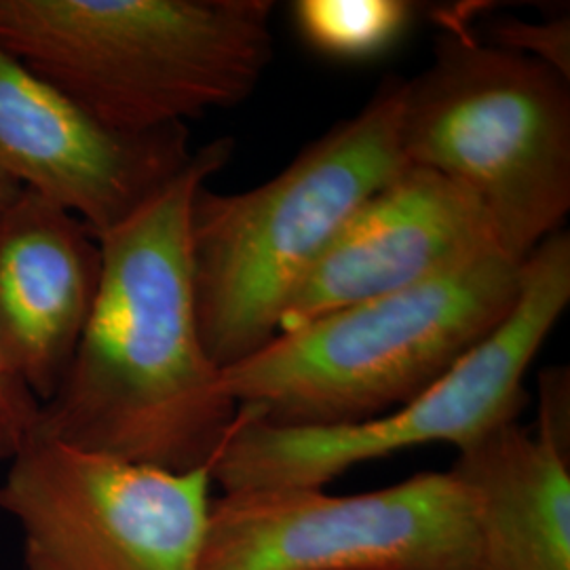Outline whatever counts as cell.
I'll return each mask as SVG.
<instances>
[{
	"label": "cell",
	"mask_w": 570,
	"mask_h": 570,
	"mask_svg": "<svg viewBox=\"0 0 570 570\" xmlns=\"http://www.w3.org/2000/svg\"><path fill=\"white\" fill-rule=\"evenodd\" d=\"M499 49L520 53L560 72L564 79L570 75V26L558 20L548 23H527L508 20L492 28V42Z\"/></svg>",
	"instance_id": "5bb4252c"
},
{
	"label": "cell",
	"mask_w": 570,
	"mask_h": 570,
	"mask_svg": "<svg viewBox=\"0 0 570 570\" xmlns=\"http://www.w3.org/2000/svg\"><path fill=\"white\" fill-rule=\"evenodd\" d=\"M524 263L499 247L423 284L279 332L223 370L239 410L275 428L360 423L402 406L505 322Z\"/></svg>",
	"instance_id": "277c9868"
},
{
	"label": "cell",
	"mask_w": 570,
	"mask_h": 570,
	"mask_svg": "<svg viewBox=\"0 0 570 570\" xmlns=\"http://www.w3.org/2000/svg\"><path fill=\"white\" fill-rule=\"evenodd\" d=\"M20 190V183L0 165V207L4 204H9Z\"/></svg>",
	"instance_id": "2e32d148"
},
{
	"label": "cell",
	"mask_w": 570,
	"mask_h": 570,
	"mask_svg": "<svg viewBox=\"0 0 570 570\" xmlns=\"http://www.w3.org/2000/svg\"><path fill=\"white\" fill-rule=\"evenodd\" d=\"M407 165L446 178L480 205L518 263L570 212L569 79L543 61L478 41L456 23L425 72L406 79Z\"/></svg>",
	"instance_id": "5b68a950"
},
{
	"label": "cell",
	"mask_w": 570,
	"mask_h": 570,
	"mask_svg": "<svg viewBox=\"0 0 570 570\" xmlns=\"http://www.w3.org/2000/svg\"><path fill=\"white\" fill-rule=\"evenodd\" d=\"M102 247L77 216L21 188L0 207V351L45 404L81 341Z\"/></svg>",
	"instance_id": "8fae6325"
},
{
	"label": "cell",
	"mask_w": 570,
	"mask_h": 570,
	"mask_svg": "<svg viewBox=\"0 0 570 570\" xmlns=\"http://www.w3.org/2000/svg\"><path fill=\"white\" fill-rule=\"evenodd\" d=\"M414 4L406 0H301L294 20L317 53L367 60L385 53L406 32Z\"/></svg>",
	"instance_id": "4fadbf2b"
},
{
	"label": "cell",
	"mask_w": 570,
	"mask_h": 570,
	"mask_svg": "<svg viewBox=\"0 0 570 570\" xmlns=\"http://www.w3.org/2000/svg\"><path fill=\"white\" fill-rule=\"evenodd\" d=\"M212 468L167 471L32 435L0 484L28 570H202Z\"/></svg>",
	"instance_id": "ba28073f"
},
{
	"label": "cell",
	"mask_w": 570,
	"mask_h": 570,
	"mask_svg": "<svg viewBox=\"0 0 570 570\" xmlns=\"http://www.w3.org/2000/svg\"><path fill=\"white\" fill-rule=\"evenodd\" d=\"M202 570H480L468 487L452 471L387 489H254L212 499Z\"/></svg>",
	"instance_id": "52a82bcc"
},
{
	"label": "cell",
	"mask_w": 570,
	"mask_h": 570,
	"mask_svg": "<svg viewBox=\"0 0 570 570\" xmlns=\"http://www.w3.org/2000/svg\"><path fill=\"white\" fill-rule=\"evenodd\" d=\"M41 404L0 351V461H11L32 438Z\"/></svg>",
	"instance_id": "9a60e30c"
},
{
	"label": "cell",
	"mask_w": 570,
	"mask_h": 570,
	"mask_svg": "<svg viewBox=\"0 0 570 570\" xmlns=\"http://www.w3.org/2000/svg\"><path fill=\"white\" fill-rule=\"evenodd\" d=\"M473 499L480 570H570L569 379L543 381L534 433L490 429L450 469Z\"/></svg>",
	"instance_id": "7c38bea8"
},
{
	"label": "cell",
	"mask_w": 570,
	"mask_h": 570,
	"mask_svg": "<svg viewBox=\"0 0 570 570\" xmlns=\"http://www.w3.org/2000/svg\"><path fill=\"white\" fill-rule=\"evenodd\" d=\"M569 303L570 237L558 230L527 258L505 322L423 393L381 416L326 428H275L239 410L212 478L225 492L324 489L348 469L400 450L440 442L463 449L518 419L524 376Z\"/></svg>",
	"instance_id": "8992f818"
},
{
	"label": "cell",
	"mask_w": 570,
	"mask_h": 570,
	"mask_svg": "<svg viewBox=\"0 0 570 570\" xmlns=\"http://www.w3.org/2000/svg\"><path fill=\"white\" fill-rule=\"evenodd\" d=\"M490 247L499 245L484 209L456 184L407 165L327 245L287 301L279 332L423 284Z\"/></svg>",
	"instance_id": "30bf717a"
},
{
	"label": "cell",
	"mask_w": 570,
	"mask_h": 570,
	"mask_svg": "<svg viewBox=\"0 0 570 570\" xmlns=\"http://www.w3.org/2000/svg\"><path fill=\"white\" fill-rule=\"evenodd\" d=\"M233 146L197 148L155 199L98 237L96 303L32 435L167 471L214 465L239 406L202 341L190 209Z\"/></svg>",
	"instance_id": "6da1fadb"
},
{
	"label": "cell",
	"mask_w": 570,
	"mask_h": 570,
	"mask_svg": "<svg viewBox=\"0 0 570 570\" xmlns=\"http://www.w3.org/2000/svg\"><path fill=\"white\" fill-rule=\"evenodd\" d=\"M186 125L119 131L0 47V165L96 237L129 220L190 161Z\"/></svg>",
	"instance_id": "9c48e42d"
},
{
	"label": "cell",
	"mask_w": 570,
	"mask_h": 570,
	"mask_svg": "<svg viewBox=\"0 0 570 570\" xmlns=\"http://www.w3.org/2000/svg\"><path fill=\"white\" fill-rule=\"evenodd\" d=\"M406 79L389 77L268 183L199 188L190 209L197 320L209 360L235 366L279 334L285 305L353 214L407 167Z\"/></svg>",
	"instance_id": "7a4b0ae2"
},
{
	"label": "cell",
	"mask_w": 570,
	"mask_h": 570,
	"mask_svg": "<svg viewBox=\"0 0 570 570\" xmlns=\"http://www.w3.org/2000/svg\"><path fill=\"white\" fill-rule=\"evenodd\" d=\"M271 0H0V47L119 131L244 102L273 61Z\"/></svg>",
	"instance_id": "3957f363"
}]
</instances>
